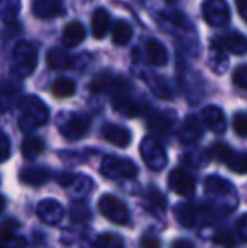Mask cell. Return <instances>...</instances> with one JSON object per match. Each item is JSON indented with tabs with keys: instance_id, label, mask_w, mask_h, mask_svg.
I'll use <instances>...</instances> for the list:
<instances>
[{
	"instance_id": "obj_32",
	"label": "cell",
	"mask_w": 247,
	"mask_h": 248,
	"mask_svg": "<svg viewBox=\"0 0 247 248\" xmlns=\"http://www.w3.org/2000/svg\"><path fill=\"white\" fill-rule=\"evenodd\" d=\"M208 154H210V157L214 160H218V162H222V164H225L227 162V159H229V155L232 154V149L229 147V145H225V144H214L210 147V150H208Z\"/></svg>"
},
{
	"instance_id": "obj_29",
	"label": "cell",
	"mask_w": 247,
	"mask_h": 248,
	"mask_svg": "<svg viewBox=\"0 0 247 248\" xmlns=\"http://www.w3.org/2000/svg\"><path fill=\"white\" fill-rule=\"evenodd\" d=\"M112 81H114L112 73L102 71L92 79V83H90V90H92L93 93H109Z\"/></svg>"
},
{
	"instance_id": "obj_36",
	"label": "cell",
	"mask_w": 247,
	"mask_h": 248,
	"mask_svg": "<svg viewBox=\"0 0 247 248\" xmlns=\"http://www.w3.org/2000/svg\"><path fill=\"white\" fill-rule=\"evenodd\" d=\"M0 17H14L19 10V0H0Z\"/></svg>"
},
{
	"instance_id": "obj_6",
	"label": "cell",
	"mask_w": 247,
	"mask_h": 248,
	"mask_svg": "<svg viewBox=\"0 0 247 248\" xmlns=\"http://www.w3.org/2000/svg\"><path fill=\"white\" fill-rule=\"evenodd\" d=\"M201 12L203 19L212 27H224L231 20V9L225 0H205Z\"/></svg>"
},
{
	"instance_id": "obj_38",
	"label": "cell",
	"mask_w": 247,
	"mask_h": 248,
	"mask_svg": "<svg viewBox=\"0 0 247 248\" xmlns=\"http://www.w3.org/2000/svg\"><path fill=\"white\" fill-rule=\"evenodd\" d=\"M215 243H217V245H220V247H224V248L235 247V240H234V236H232L231 232L217 233V235H215Z\"/></svg>"
},
{
	"instance_id": "obj_25",
	"label": "cell",
	"mask_w": 247,
	"mask_h": 248,
	"mask_svg": "<svg viewBox=\"0 0 247 248\" xmlns=\"http://www.w3.org/2000/svg\"><path fill=\"white\" fill-rule=\"evenodd\" d=\"M175 218L183 228H193L197 223V216H195V209L188 202H181L175 208Z\"/></svg>"
},
{
	"instance_id": "obj_9",
	"label": "cell",
	"mask_w": 247,
	"mask_h": 248,
	"mask_svg": "<svg viewBox=\"0 0 247 248\" xmlns=\"http://www.w3.org/2000/svg\"><path fill=\"white\" fill-rule=\"evenodd\" d=\"M61 187H65L69 193V196L75 199H82L92 191V181L88 177L73 176V174H63L60 177Z\"/></svg>"
},
{
	"instance_id": "obj_21",
	"label": "cell",
	"mask_w": 247,
	"mask_h": 248,
	"mask_svg": "<svg viewBox=\"0 0 247 248\" xmlns=\"http://www.w3.org/2000/svg\"><path fill=\"white\" fill-rule=\"evenodd\" d=\"M110 17L105 9H97L92 16V34L97 39H103L109 32Z\"/></svg>"
},
{
	"instance_id": "obj_10",
	"label": "cell",
	"mask_w": 247,
	"mask_h": 248,
	"mask_svg": "<svg viewBox=\"0 0 247 248\" xmlns=\"http://www.w3.org/2000/svg\"><path fill=\"white\" fill-rule=\"evenodd\" d=\"M201 124L214 134H224L227 130L225 113L218 107H205L201 110Z\"/></svg>"
},
{
	"instance_id": "obj_19",
	"label": "cell",
	"mask_w": 247,
	"mask_h": 248,
	"mask_svg": "<svg viewBox=\"0 0 247 248\" xmlns=\"http://www.w3.org/2000/svg\"><path fill=\"white\" fill-rule=\"evenodd\" d=\"M85 39V27L80 22H69L68 26L65 27L61 36V43L65 47H75L78 46L80 43H83Z\"/></svg>"
},
{
	"instance_id": "obj_45",
	"label": "cell",
	"mask_w": 247,
	"mask_h": 248,
	"mask_svg": "<svg viewBox=\"0 0 247 248\" xmlns=\"http://www.w3.org/2000/svg\"><path fill=\"white\" fill-rule=\"evenodd\" d=\"M3 208H5V198H3L2 194H0V215H2Z\"/></svg>"
},
{
	"instance_id": "obj_35",
	"label": "cell",
	"mask_w": 247,
	"mask_h": 248,
	"mask_svg": "<svg viewBox=\"0 0 247 248\" xmlns=\"http://www.w3.org/2000/svg\"><path fill=\"white\" fill-rule=\"evenodd\" d=\"M232 79H234V85L237 88L247 90V64L237 66L234 75H232Z\"/></svg>"
},
{
	"instance_id": "obj_3",
	"label": "cell",
	"mask_w": 247,
	"mask_h": 248,
	"mask_svg": "<svg viewBox=\"0 0 247 248\" xmlns=\"http://www.w3.org/2000/svg\"><path fill=\"white\" fill-rule=\"evenodd\" d=\"M102 174L109 179L122 181V179H134L137 176V167L131 159H122L117 155H107L102 160Z\"/></svg>"
},
{
	"instance_id": "obj_43",
	"label": "cell",
	"mask_w": 247,
	"mask_h": 248,
	"mask_svg": "<svg viewBox=\"0 0 247 248\" xmlns=\"http://www.w3.org/2000/svg\"><path fill=\"white\" fill-rule=\"evenodd\" d=\"M142 248H161V243L156 238H144L142 240Z\"/></svg>"
},
{
	"instance_id": "obj_14",
	"label": "cell",
	"mask_w": 247,
	"mask_h": 248,
	"mask_svg": "<svg viewBox=\"0 0 247 248\" xmlns=\"http://www.w3.org/2000/svg\"><path fill=\"white\" fill-rule=\"evenodd\" d=\"M17 223L7 221L0 228V248H26L27 240L24 236L17 235Z\"/></svg>"
},
{
	"instance_id": "obj_20",
	"label": "cell",
	"mask_w": 247,
	"mask_h": 248,
	"mask_svg": "<svg viewBox=\"0 0 247 248\" xmlns=\"http://www.w3.org/2000/svg\"><path fill=\"white\" fill-rule=\"evenodd\" d=\"M46 61H48V66H49V68L60 69V71L69 69L73 64H75L73 56L65 49H51L46 56Z\"/></svg>"
},
{
	"instance_id": "obj_18",
	"label": "cell",
	"mask_w": 247,
	"mask_h": 248,
	"mask_svg": "<svg viewBox=\"0 0 247 248\" xmlns=\"http://www.w3.org/2000/svg\"><path fill=\"white\" fill-rule=\"evenodd\" d=\"M220 46L235 56H242L247 52V39L239 32H229L220 37Z\"/></svg>"
},
{
	"instance_id": "obj_28",
	"label": "cell",
	"mask_w": 247,
	"mask_h": 248,
	"mask_svg": "<svg viewBox=\"0 0 247 248\" xmlns=\"http://www.w3.org/2000/svg\"><path fill=\"white\" fill-rule=\"evenodd\" d=\"M76 86L75 81H71L69 78H58L54 79L53 86H51V92H53L54 96L58 98H66V96H71L75 93Z\"/></svg>"
},
{
	"instance_id": "obj_8",
	"label": "cell",
	"mask_w": 247,
	"mask_h": 248,
	"mask_svg": "<svg viewBox=\"0 0 247 248\" xmlns=\"http://www.w3.org/2000/svg\"><path fill=\"white\" fill-rule=\"evenodd\" d=\"M36 215L44 225H60L63 216H65V209L58 201L54 199H43V201L37 204L36 208Z\"/></svg>"
},
{
	"instance_id": "obj_26",
	"label": "cell",
	"mask_w": 247,
	"mask_h": 248,
	"mask_svg": "<svg viewBox=\"0 0 247 248\" xmlns=\"http://www.w3.org/2000/svg\"><path fill=\"white\" fill-rule=\"evenodd\" d=\"M132 34H134L132 26L129 22H125V20H117V22L114 24L112 39L117 46H125V44L132 39Z\"/></svg>"
},
{
	"instance_id": "obj_7",
	"label": "cell",
	"mask_w": 247,
	"mask_h": 248,
	"mask_svg": "<svg viewBox=\"0 0 247 248\" xmlns=\"http://www.w3.org/2000/svg\"><path fill=\"white\" fill-rule=\"evenodd\" d=\"M90 125H92V120L88 115L75 113L61 125V135L68 140H80L88 134Z\"/></svg>"
},
{
	"instance_id": "obj_33",
	"label": "cell",
	"mask_w": 247,
	"mask_h": 248,
	"mask_svg": "<svg viewBox=\"0 0 247 248\" xmlns=\"http://www.w3.org/2000/svg\"><path fill=\"white\" fill-rule=\"evenodd\" d=\"M146 199H148V201L151 202V206H154V208H158V209L166 208V199L163 196L161 191L156 189V187H149V189L146 191Z\"/></svg>"
},
{
	"instance_id": "obj_17",
	"label": "cell",
	"mask_w": 247,
	"mask_h": 248,
	"mask_svg": "<svg viewBox=\"0 0 247 248\" xmlns=\"http://www.w3.org/2000/svg\"><path fill=\"white\" fill-rule=\"evenodd\" d=\"M19 179L22 184L37 187L51 179V172L48 169H43V167H27V169L20 170Z\"/></svg>"
},
{
	"instance_id": "obj_5",
	"label": "cell",
	"mask_w": 247,
	"mask_h": 248,
	"mask_svg": "<svg viewBox=\"0 0 247 248\" xmlns=\"http://www.w3.org/2000/svg\"><path fill=\"white\" fill-rule=\"evenodd\" d=\"M99 209L109 221L115 223V225H125V223L129 221L127 206H125L119 198L112 196V194H103V196L100 198Z\"/></svg>"
},
{
	"instance_id": "obj_42",
	"label": "cell",
	"mask_w": 247,
	"mask_h": 248,
	"mask_svg": "<svg viewBox=\"0 0 247 248\" xmlns=\"http://www.w3.org/2000/svg\"><path fill=\"white\" fill-rule=\"evenodd\" d=\"M235 7H237V12L242 17V20L247 22V0H235Z\"/></svg>"
},
{
	"instance_id": "obj_23",
	"label": "cell",
	"mask_w": 247,
	"mask_h": 248,
	"mask_svg": "<svg viewBox=\"0 0 247 248\" xmlns=\"http://www.w3.org/2000/svg\"><path fill=\"white\" fill-rule=\"evenodd\" d=\"M205 189L208 194L214 196H222V194H229L232 191V184L227 179L218 176H208L205 179Z\"/></svg>"
},
{
	"instance_id": "obj_24",
	"label": "cell",
	"mask_w": 247,
	"mask_h": 248,
	"mask_svg": "<svg viewBox=\"0 0 247 248\" xmlns=\"http://www.w3.org/2000/svg\"><path fill=\"white\" fill-rule=\"evenodd\" d=\"M149 128H151L154 134H159V135H165L171 130L173 127V118L169 117L168 113H152L149 117V122H148Z\"/></svg>"
},
{
	"instance_id": "obj_44",
	"label": "cell",
	"mask_w": 247,
	"mask_h": 248,
	"mask_svg": "<svg viewBox=\"0 0 247 248\" xmlns=\"http://www.w3.org/2000/svg\"><path fill=\"white\" fill-rule=\"evenodd\" d=\"M171 248H195L193 243L188 242V240H176V242H173Z\"/></svg>"
},
{
	"instance_id": "obj_27",
	"label": "cell",
	"mask_w": 247,
	"mask_h": 248,
	"mask_svg": "<svg viewBox=\"0 0 247 248\" xmlns=\"http://www.w3.org/2000/svg\"><path fill=\"white\" fill-rule=\"evenodd\" d=\"M20 152H22L24 159L27 160H34L37 155L44 152V142L39 137H29L22 142L20 145Z\"/></svg>"
},
{
	"instance_id": "obj_37",
	"label": "cell",
	"mask_w": 247,
	"mask_h": 248,
	"mask_svg": "<svg viewBox=\"0 0 247 248\" xmlns=\"http://www.w3.org/2000/svg\"><path fill=\"white\" fill-rule=\"evenodd\" d=\"M156 81H158V83H152V85H151L154 95L158 96V98H166V100L171 98V93H169L166 81H163V79H156Z\"/></svg>"
},
{
	"instance_id": "obj_22",
	"label": "cell",
	"mask_w": 247,
	"mask_h": 248,
	"mask_svg": "<svg viewBox=\"0 0 247 248\" xmlns=\"http://www.w3.org/2000/svg\"><path fill=\"white\" fill-rule=\"evenodd\" d=\"M146 52H148V61L154 66H165L168 62V51L159 41L151 39L146 44Z\"/></svg>"
},
{
	"instance_id": "obj_12",
	"label": "cell",
	"mask_w": 247,
	"mask_h": 248,
	"mask_svg": "<svg viewBox=\"0 0 247 248\" xmlns=\"http://www.w3.org/2000/svg\"><path fill=\"white\" fill-rule=\"evenodd\" d=\"M102 135L107 142L114 144L115 147H127L132 140V134L129 128L122 127V125L109 124L102 128Z\"/></svg>"
},
{
	"instance_id": "obj_41",
	"label": "cell",
	"mask_w": 247,
	"mask_h": 248,
	"mask_svg": "<svg viewBox=\"0 0 247 248\" xmlns=\"http://www.w3.org/2000/svg\"><path fill=\"white\" fill-rule=\"evenodd\" d=\"M237 233L239 236H241V240H244L247 242V215L241 216L237 221Z\"/></svg>"
},
{
	"instance_id": "obj_31",
	"label": "cell",
	"mask_w": 247,
	"mask_h": 248,
	"mask_svg": "<svg viewBox=\"0 0 247 248\" xmlns=\"http://www.w3.org/2000/svg\"><path fill=\"white\" fill-rule=\"evenodd\" d=\"M99 248H124V242L115 233H102L97 240Z\"/></svg>"
},
{
	"instance_id": "obj_15",
	"label": "cell",
	"mask_w": 247,
	"mask_h": 248,
	"mask_svg": "<svg viewBox=\"0 0 247 248\" xmlns=\"http://www.w3.org/2000/svg\"><path fill=\"white\" fill-rule=\"evenodd\" d=\"M112 101H114V108H115V111H119V113L124 115V117L134 118V117L142 115V111H144V107H142L139 101L131 98V96H129V93H127V95L112 96Z\"/></svg>"
},
{
	"instance_id": "obj_1",
	"label": "cell",
	"mask_w": 247,
	"mask_h": 248,
	"mask_svg": "<svg viewBox=\"0 0 247 248\" xmlns=\"http://www.w3.org/2000/svg\"><path fill=\"white\" fill-rule=\"evenodd\" d=\"M49 110L37 96H24L19 101V127L22 130H34L48 122Z\"/></svg>"
},
{
	"instance_id": "obj_13",
	"label": "cell",
	"mask_w": 247,
	"mask_h": 248,
	"mask_svg": "<svg viewBox=\"0 0 247 248\" xmlns=\"http://www.w3.org/2000/svg\"><path fill=\"white\" fill-rule=\"evenodd\" d=\"M201 135H203V124L197 117H186L180 128V140L186 145H193L200 140Z\"/></svg>"
},
{
	"instance_id": "obj_2",
	"label": "cell",
	"mask_w": 247,
	"mask_h": 248,
	"mask_svg": "<svg viewBox=\"0 0 247 248\" xmlns=\"http://www.w3.org/2000/svg\"><path fill=\"white\" fill-rule=\"evenodd\" d=\"M14 71L20 78L33 75L37 66V49L33 43L20 41L14 47Z\"/></svg>"
},
{
	"instance_id": "obj_34",
	"label": "cell",
	"mask_w": 247,
	"mask_h": 248,
	"mask_svg": "<svg viewBox=\"0 0 247 248\" xmlns=\"http://www.w3.org/2000/svg\"><path fill=\"white\" fill-rule=\"evenodd\" d=\"M232 127L239 137H247V113H235Z\"/></svg>"
},
{
	"instance_id": "obj_11",
	"label": "cell",
	"mask_w": 247,
	"mask_h": 248,
	"mask_svg": "<svg viewBox=\"0 0 247 248\" xmlns=\"http://www.w3.org/2000/svg\"><path fill=\"white\" fill-rule=\"evenodd\" d=\"M168 183H169V187L175 191L176 194L183 198H191L195 193V183L190 176L181 169H175L171 170L168 177Z\"/></svg>"
},
{
	"instance_id": "obj_4",
	"label": "cell",
	"mask_w": 247,
	"mask_h": 248,
	"mask_svg": "<svg viewBox=\"0 0 247 248\" xmlns=\"http://www.w3.org/2000/svg\"><path fill=\"white\" fill-rule=\"evenodd\" d=\"M141 155L144 164L152 170H161L168 164L166 150L154 137H146L141 144Z\"/></svg>"
},
{
	"instance_id": "obj_30",
	"label": "cell",
	"mask_w": 247,
	"mask_h": 248,
	"mask_svg": "<svg viewBox=\"0 0 247 248\" xmlns=\"http://www.w3.org/2000/svg\"><path fill=\"white\" fill-rule=\"evenodd\" d=\"M225 166H227L231 170H234V172H237V174H246L247 172V154L234 152V150H232V154L229 155Z\"/></svg>"
},
{
	"instance_id": "obj_16",
	"label": "cell",
	"mask_w": 247,
	"mask_h": 248,
	"mask_svg": "<svg viewBox=\"0 0 247 248\" xmlns=\"http://www.w3.org/2000/svg\"><path fill=\"white\" fill-rule=\"evenodd\" d=\"M33 12L39 19H53L63 12V0H33Z\"/></svg>"
},
{
	"instance_id": "obj_40",
	"label": "cell",
	"mask_w": 247,
	"mask_h": 248,
	"mask_svg": "<svg viewBox=\"0 0 247 248\" xmlns=\"http://www.w3.org/2000/svg\"><path fill=\"white\" fill-rule=\"evenodd\" d=\"M71 218L75 221H82V219H88L90 218V209L85 204H75L71 211Z\"/></svg>"
},
{
	"instance_id": "obj_39",
	"label": "cell",
	"mask_w": 247,
	"mask_h": 248,
	"mask_svg": "<svg viewBox=\"0 0 247 248\" xmlns=\"http://www.w3.org/2000/svg\"><path fill=\"white\" fill-rule=\"evenodd\" d=\"M10 155V140L3 132H0V162H5Z\"/></svg>"
}]
</instances>
